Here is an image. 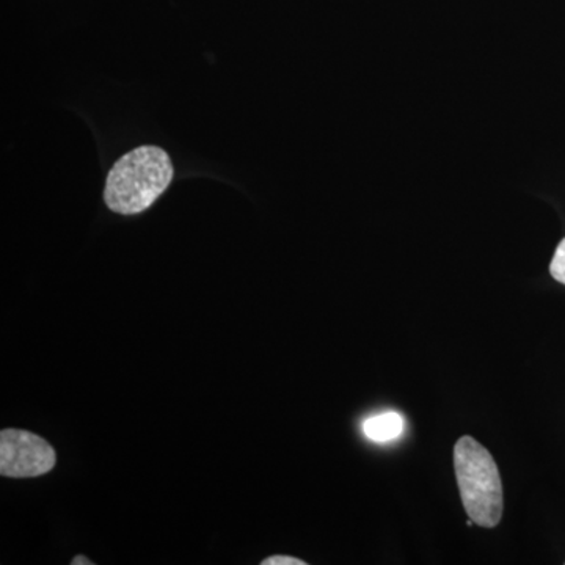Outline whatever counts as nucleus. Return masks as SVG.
Returning a JSON list of instances; mask_svg holds the SVG:
<instances>
[{
  "instance_id": "obj_1",
  "label": "nucleus",
  "mask_w": 565,
  "mask_h": 565,
  "mask_svg": "<svg viewBox=\"0 0 565 565\" xmlns=\"http://www.w3.org/2000/svg\"><path fill=\"white\" fill-rule=\"evenodd\" d=\"M173 174L167 151L156 145H143L114 163L106 178L104 202L117 214H140L158 202L172 184Z\"/></svg>"
},
{
  "instance_id": "obj_2",
  "label": "nucleus",
  "mask_w": 565,
  "mask_h": 565,
  "mask_svg": "<svg viewBox=\"0 0 565 565\" xmlns=\"http://www.w3.org/2000/svg\"><path fill=\"white\" fill-rule=\"evenodd\" d=\"M457 486L468 516L482 527H494L503 516L500 471L486 446L475 438H460L455 446Z\"/></svg>"
},
{
  "instance_id": "obj_3",
  "label": "nucleus",
  "mask_w": 565,
  "mask_h": 565,
  "mask_svg": "<svg viewBox=\"0 0 565 565\" xmlns=\"http://www.w3.org/2000/svg\"><path fill=\"white\" fill-rule=\"evenodd\" d=\"M55 452L44 438L25 430L0 433V473L9 478H33L50 473Z\"/></svg>"
},
{
  "instance_id": "obj_4",
  "label": "nucleus",
  "mask_w": 565,
  "mask_h": 565,
  "mask_svg": "<svg viewBox=\"0 0 565 565\" xmlns=\"http://www.w3.org/2000/svg\"><path fill=\"white\" fill-rule=\"evenodd\" d=\"M363 430L371 440L377 441V444H385V441H392L403 434L404 422L399 414L388 412V414L366 419L363 424Z\"/></svg>"
},
{
  "instance_id": "obj_5",
  "label": "nucleus",
  "mask_w": 565,
  "mask_h": 565,
  "mask_svg": "<svg viewBox=\"0 0 565 565\" xmlns=\"http://www.w3.org/2000/svg\"><path fill=\"white\" fill-rule=\"evenodd\" d=\"M550 274L556 281L565 285V239L557 245L555 256H553L552 264H550Z\"/></svg>"
},
{
  "instance_id": "obj_6",
  "label": "nucleus",
  "mask_w": 565,
  "mask_h": 565,
  "mask_svg": "<svg viewBox=\"0 0 565 565\" xmlns=\"http://www.w3.org/2000/svg\"><path fill=\"white\" fill-rule=\"evenodd\" d=\"M263 565H307L305 561L297 559L291 556H273L264 559Z\"/></svg>"
},
{
  "instance_id": "obj_7",
  "label": "nucleus",
  "mask_w": 565,
  "mask_h": 565,
  "mask_svg": "<svg viewBox=\"0 0 565 565\" xmlns=\"http://www.w3.org/2000/svg\"><path fill=\"white\" fill-rule=\"evenodd\" d=\"M73 565H93V561H88L87 557L76 556L73 561H71Z\"/></svg>"
}]
</instances>
